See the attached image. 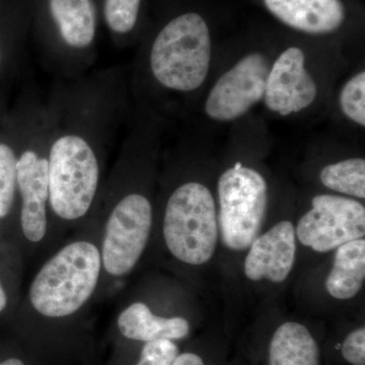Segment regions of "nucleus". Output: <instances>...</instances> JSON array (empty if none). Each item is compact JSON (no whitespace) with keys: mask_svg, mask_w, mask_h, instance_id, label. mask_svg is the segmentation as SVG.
I'll list each match as a JSON object with an SVG mask.
<instances>
[{"mask_svg":"<svg viewBox=\"0 0 365 365\" xmlns=\"http://www.w3.org/2000/svg\"><path fill=\"white\" fill-rule=\"evenodd\" d=\"M143 0H104V18L116 35L131 33L135 28Z\"/></svg>","mask_w":365,"mask_h":365,"instance_id":"obj_19","label":"nucleus"},{"mask_svg":"<svg viewBox=\"0 0 365 365\" xmlns=\"http://www.w3.org/2000/svg\"><path fill=\"white\" fill-rule=\"evenodd\" d=\"M179 353L174 341H150L144 344L136 365H172Z\"/></svg>","mask_w":365,"mask_h":365,"instance_id":"obj_21","label":"nucleus"},{"mask_svg":"<svg viewBox=\"0 0 365 365\" xmlns=\"http://www.w3.org/2000/svg\"><path fill=\"white\" fill-rule=\"evenodd\" d=\"M340 109L353 123L365 127V72H357L341 90Z\"/></svg>","mask_w":365,"mask_h":365,"instance_id":"obj_20","label":"nucleus"},{"mask_svg":"<svg viewBox=\"0 0 365 365\" xmlns=\"http://www.w3.org/2000/svg\"><path fill=\"white\" fill-rule=\"evenodd\" d=\"M264 4L283 24L309 35L336 32L346 19L341 0H264Z\"/></svg>","mask_w":365,"mask_h":365,"instance_id":"obj_12","label":"nucleus"},{"mask_svg":"<svg viewBox=\"0 0 365 365\" xmlns=\"http://www.w3.org/2000/svg\"><path fill=\"white\" fill-rule=\"evenodd\" d=\"M48 11L59 39L71 51H83L97 35V16L93 0H47Z\"/></svg>","mask_w":365,"mask_h":365,"instance_id":"obj_13","label":"nucleus"},{"mask_svg":"<svg viewBox=\"0 0 365 365\" xmlns=\"http://www.w3.org/2000/svg\"><path fill=\"white\" fill-rule=\"evenodd\" d=\"M365 280V239L345 242L335 250L332 268L326 278L327 292L338 300L354 299Z\"/></svg>","mask_w":365,"mask_h":365,"instance_id":"obj_15","label":"nucleus"},{"mask_svg":"<svg viewBox=\"0 0 365 365\" xmlns=\"http://www.w3.org/2000/svg\"><path fill=\"white\" fill-rule=\"evenodd\" d=\"M102 270L101 251L95 242H69L36 274L29 289L31 306L46 318L72 316L97 289Z\"/></svg>","mask_w":365,"mask_h":365,"instance_id":"obj_2","label":"nucleus"},{"mask_svg":"<svg viewBox=\"0 0 365 365\" xmlns=\"http://www.w3.org/2000/svg\"><path fill=\"white\" fill-rule=\"evenodd\" d=\"M48 163V209L67 222L86 217L98 195L102 175L95 136L79 125L53 128Z\"/></svg>","mask_w":365,"mask_h":365,"instance_id":"obj_1","label":"nucleus"},{"mask_svg":"<svg viewBox=\"0 0 365 365\" xmlns=\"http://www.w3.org/2000/svg\"><path fill=\"white\" fill-rule=\"evenodd\" d=\"M343 359L351 365H365V328L355 329L348 334L341 348Z\"/></svg>","mask_w":365,"mask_h":365,"instance_id":"obj_22","label":"nucleus"},{"mask_svg":"<svg viewBox=\"0 0 365 365\" xmlns=\"http://www.w3.org/2000/svg\"><path fill=\"white\" fill-rule=\"evenodd\" d=\"M212 58L207 23L196 13L170 20L151 44L148 66L158 86L178 93L198 90L205 83Z\"/></svg>","mask_w":365,"mask_h":365,"instance_id":"obj_3","label":"nucleus"},{"mask_svg":"<svg viewBox=\"0 0 365 365\" xmlns=\"http://www.w3.org/2000/svg\"><path fill=\"white\" fill-rule=\"evenodd\" d=\"M18 158L11 146L0 143V218L9 215L13 208L14 197L18 190Z\"/></svg>","mask_w":365,"mask_h":365,"instance_id":"obj_18","label":"nucleus"},{"mask_svg":"<svg viewBox=\"0 0 365 365\" xmlns=\"http://www.w3.org/2000/svg\"><path fill=\"white\" fill-rule=\"evenodd\" d=\"M51 128L33 134L31 145L19 155L16 185L21 196V227L29 242L38 244L48 230L49 153Z\"/></svg>","mask_w":365,"mask_h":365,"instance_id":"obj_9","label":"nucleus"},{"mask_svg":"<svg viewBox=\"0 0 365 365\" xmlns=\"http://www.w3.org/2000/svg\"><path fill=\"white\" fill-rule=\"evenodd\" d=\"M0 365H26L19 359H9L4 361L0 362Z\"/></svg>","mask_w":365,"mask_h":365,"instance_id":"obj_25","label":"nucleus"},{"mask_svg":"<svg viewBox=\"0 0 365 365\" xmlns=\"http://www.w3.org/2000/svg\"><path fill=\"white\" fill-rule=\"evenodd\" d=\"M153 222V204L143 192H127L117 199L100 249L106 273L124 277L135 268L150 241Z\"/></svg>","mask_w":365,"mask_h":365,"instance_id":"obj_6","label":"nucleus"},{"mask_svg":"<svg viewBox=\"0 0 365 365\" xmlns=\"http://www.w3.org/2000/svg\"><path fill=\"white\" fill-rule=\"evenodd\" d=\"M0 60H1V51H0Z\"/></svg>","mask_w":365,"mask_h":365,"instance_id":"obj_26","label":"nucleus"},{"mask_svg":"<svg viewBox=\"0 0 365 365\" xmlns=\"http://www.w3.org/2000/svg\"><path fill=\"white\" fill-rule=\"evenodd\" d=\"M7 306V295L6 290L0 282V313L4 311Z\"/></svg>","mask_w":365,"mask_h":365,"instance_id":"obj_24","label":"nucleus"},{"mask_svg":"<svg viewBox=\"0 0 365 365\" xmlns=\"http://www.w3.org/2000/svg\"><path fill=\"white\" fill-rule=\"evenodd\" d=\"M319 181L324 187L335 193L357 200H364V158H346L339 162L329 163L321 170Z\"/></svg>","mask_w":365,"mask_h":365,"instance_id":"obj_17","label":"nucleus"},{"mask_svg":"<svg viewBox=\"0 0 365 365\" xmlns=\"http://www.w3.org/2000/svg\"><path fill=\"white\" fill-rule=\"evenodd\" d=\"M270 60L261 52L245 55L217 78L204 103L209 119L230 122L260 103L265 93Z\"/></svg>","mask_w":365,"mask_h":365,"instance_id":"obj_8","label":"nucleus"},{"mask_svg":"<svg viewBox=\"0 0 365 365\" xmlns=\"http://www.w3.org/2000/svg\"><path fill=\"white\" fill-rule=\"evenodd\" d=\"M117 327L127 339L144 343L184 339L191 329L188 319L182 317L157 316L148 304L141 302H133L120 313Z\"/></svg>","mask_w":365,"mask_h":365,"instance_id":"obj_14","label":"nucleus"},{"mask_svg":"<svg viewBox=\"0 0 365 365\" xmlns=\"http://www.w3.org/2000/svg\"><path fill=\"white\" fill-rule=\"evenodd\" d=\"M172 365H205L202 357L193 352H184L178 355Z\"/></svg>","mask_w":365,"mask_h":365,"instance_id":"obj_23","label":"nucleus"},{"mask_svg":"<svg viewBox=\"0 0 365 365\" xmlns=\"http://www.w3.org/2000/svg\"><path fill=\"white\" fill-rule=\"evenodd\" d=\"M297 242L295 225L289 220L277 222L259 235L245 259L246 277L254 282H284L297 261Z\"/></svg>","mask_w":365,"mask_h":365,"instance_id":"obj_11","label":"nucleus"},{"mask_svg":"<svg viewBox=\"0 0 365 365\" xmlns=\"http://www.w3.org/2000/svg\"><path fill=\"white\" fill-rule=\"evenodd\" d=\"M318 97V86L307 67L306 54L289 47L271 63L264 102L271 112L287 117L304 111Z\"/></svg>","mask_w":365,"mask_h":365,"instance_id":"obj_10","label":"nucleus"},{"mask_svg":"<svg viewBox=\"0 0 365 365\" xmlns=\"http://www.w3.org/2000/svg\"><path fill=\"white\" fill-rule=\"evenodd\" d=\"M297 240L317 253L335 251L365 235V207L350 197L319 194L295 227Z\"/></svg>","mask_w":365,"mask_h":365,"instance_id":"obj_7","label":"nucleus"},{"mask_svg":"<svg viewBox=\"0 0 365 365\" xmlns=\"http://www.w3.org/2000/svg\"><path fill=\"white\" fill-rule=\"evenodd\" d=\"M321 349L313 334L302 324H281L269 345V365H319Z\"/></svg>","mask_w":365,"mask_h":365,"instance_id":"obj_16","label":"nucleus"},{"mask_svg":"<svg viewBox=\"0 0 365 365\" xmlns=\"http://www.w3.org/2000/svg\"><path fill=\"white\" fill-rule=\"evenodd\" d=\"M165 247L178 261L202 266L215 256L218 241L217 207L207 186L187 181L173 190L163 218Z\"/></svg>","mask_w":365,"mask_h":365,"instance_id":"obj_4","label":"nucleus"},{"mask_svg":"<svg viewBox=\"0 0 365 365\" xmlns=\"http://www.w3.org/2000/svg\"><path fill=\"white\" fill-rule=\"evenodd\" d=\"M268 205V184L258 170L235 163L217 182V222L225 248L244 252L261 234Z\"/></svg>","mask_w":365,"mask_h":365,"instance_id":"obj_5","label":"nucleus"}]
</instances>
